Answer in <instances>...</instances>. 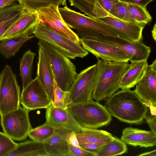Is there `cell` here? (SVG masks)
<instances>
[{
    "label": "cell",
    "mask_w": 156,
    "mask_h": 156,
    "mask_svg": "<svg viewBox=\"0 0 156 156\" xmlns=\"http://www.w3.org/2000/svg\"><path fill=\"white\" fill-rule=\"evenodd\" d=\"M104 106L111 116L119 120L137 125L142 122L147 111L143 102L130 89L115 93L108 98Z\"/></svg>",
    "instance_id": "obj_1"
},
{
    "label": "cell",
    "mask_w": 156,
    "mask_h": 156,
    "mask_svg": "<svg viewBox=\"0 0 156 156\" xmlns=\"http://www.w3.org/2000/svg\"><path fill=\"white\" fill-rule=\"evenodd\" d=\"M97 59L95 82L91 98L99 102L108 98L120 89L121 78L130 64Z\"/></svg>",
    "instance_id": "obj_2"
},
{
    "label": "cell",
    "mask_w": 156,
    "mask_h": 156,
    "mask_svg": "<svg viewBox=\"0 0 156 156\" xmlns=\"http://www.w3.org/2000/svg\"><path fill=\"white\" fill-rule=\"evenodd\" d=\"M67 109L82 128L97 129L108 125L112 120L105 106L92 99L69 104Z\"/></svg>",
    "instance_id": "obj_3"
},
{
    "label": "cell",
    "mask_w": 156,
    "mask_h": 156,
    "mask_svg": "<svg viewBox=\"0 0 156 156\" xmlns=\"http://www.w3.org/2000/svg\"><path fill=\"white\" fill-rule=\"evenodd\" d=\"M37 44L49 62L58 86L63 90L69 91L78 74L75 65L69 58L44 41L39 40Z\"/></svg>",
    "instance_id": "obj_4"
},
{
    "label": "cell",
    "mask_w": 156,
    "mask_h": 156,
    "mask_svg": "<svg viewBox=\"0 0 156 156\" xmlns=\"http://www.w3.org/2000/svg\"><path fill=\"white\" fill-rule=\"evenodd\" d=\"M75 30L77 35L82 38L98 40L115 46L129 57L131 63L147 60L151 52L150 47L145 45L141 41H134L120 36H107L94 31Z\"/></svg>",
    "instance_id": "obj_5"
},
{
    "label": "cell",
    "mask_w": 156,
    "mask_h": 156,
    "mask_svg": "<svg viewBox=\"0 0 156 156\" xmlns=\"http://www.w3.org/2000/svg\"><path fill=\"white\" fill-rule=\"evenodd\" d=\"M32 34L37 38L45 42L70 58H83L88 54V51L81 46L80 43L64 37L44 24L37 25Z\"/></svg>",
    "instance_id": "obj_6"
},
{
    "label": "cell",
    "mask_w": 156,
    "mask_h": 156,
    "mask_svg": "<svg viewBox=\"0 0 156 156\" xmlns=\"http://www.w3.org/2000/svg\"><path fill=\"white\" fill-rule=\"evenodd\" d=\"M20 88L11 66L6 65L0 74V115L20 106Z\"/></svg>",
    "instance_id": "obj_7"
},
{
    "label": "cell",
    "mask_w": 156,
    "mask_h": 156,
    "mask_svg": "<svg viewBox=\"0 0 156 156\" xmlns=\"http://www.w3.org/2000/svg\"><path fill=\"white\" fill-rule=\"evenodd\" d=\"M65 22L70 27L95 32L105 36H121L119 32L99 20L93 19L69 9L65 5L58 8Z\"/></svg>",
    "instance_id": "obj_8"
},
{
    "label": "cell",
    "mask_w": 156,
    "mask_h": 156,
    "mask_svg": "<svg viewBox=\"0 0 156 156\" xmlns=\"http://www.w3.org/2000/svg\"><path fill=\"white\" fill-rule=\"evenodd\" d=\"M28 114V110L20 106L1 115V124L4 133L12 140L25 139L32 129Z\"/></svg>",
    "instance_id": "obj_9"
},
{
    "label": "cell",
    "mask_w": 156,
    "mask_h": 156,
    "mask_svg": "<svg viewBox=\"0 0 156 156\" xmlns=\"http://www.w3.org/2000/svg\"><path fill=\"white\" fill-rule=\"evenodd\" d=\"M36 12L38 24H44L64 37L80 43L77 34L63 20L59 11L58 6L51 4L46 7L38 9Z\"/></svg>",
    "instance_id": "obj_10"
},
{
    "label": "cell",
    "mask_w": 156,
    "mask_h": 156,
    "mask_svg": "<svg viewBox=\"0 0 156 156\" xmlns=\"http://www.w3.org/2000/svg\"><path fill=\"white\" fill-rule=\"evenodd\" d=\"M97 65L95 64L78 74L69 91V104L84 102L91 98L95 84Z\"/></svg>",
    "instance_id": "obj_11"
},
{
    "label": "cell",
    "mask_w": 156,
    "mask_h": 156,
    "mask_svg": "<svg viewBox=\"0 0 156 156\" xmlns=\"http://www.w3.org/2000/svg\"><path fill=\"white\" fill-rule=\"evenodd\" d=\"M133 90L143 102L150 108L152 115L156 114V59L148 65L145 72L136 85Z\"/></svg>",
    "instance_id": "obj_12"
},
{
    "label": "cell",
    "mask_w": 156,
    "mask_h": 156,
    "mask_svg": "<svg viewBox=\"0 0 156 156\" xmlns=\"http://www.w3.org/2000/svg\"><path fill=\"white\" fill-rule=\"evenodd\" d=\"M80 40L82 47L97 58L109 62L129 61V58L123 51L112 44L89 38H81Z\"/></svg>",
    "instance_id": "obj_13"
},
{
    "label": "cell",
    "mask_w": 156,
    "mask_h": 156,
    "mask_svg": "<svg viewBox=\"0 0 156 156\" xmlns=\"http://www.w3.org/2000/svg\"><path fill=\"white\" fill-rule=\"evenodd\" d=\"M52 102L36 77L23 89L20 98V103L28 110L46 109Z\"/></svg>",
    "instance_id": "obj_14"
},
{
    "label": "cell",
    "mask_w": 156,
    "mask_h": 156,
    "mask_svg": "<svg viewBox=\"0 0 156 156\" xmlns=\"http://www.w3.org/2000/svg\"><path fill=\"white\" fill-rule=\"evenodd\" d=\"M47 123L59 133L76 132L82 128L67 109L55 107L51 104L46 109Z\"/></svg>",
    "instance_id": "obj_15"
},
{
    "label": "cell",
    "mask_w": 156,
    "mask_h": 156,
    "mask_svg": "<svg viewBox=\"0 0 156 156\" xmlns=\"http://www.w3.org/2000/svg\"><path fill=\"white\" fill-rule=\"evenodd\" d=\"M37 25V16L36 12L24 9L16 20L0 37V41L26 34L31 35Z\"/></svg>",
    "instance_id": "obj_16"
},
{
    "label": "cell",
    "mask_w": 156,
    "mask_h": 156,
    "mask_svg": "<svg viewBox=\"0 0 156 156\" xmlns=\"http://www.w3.org/2000/svg\"><path fill=\"white\" fill-rule=\"evenodd\" d=\"M98 20L105 23L121 34L122 37L136 41L143 39L142 32L146 25L123 21L113 16H108Z\"/></svg>",
    "instance_id": "obj_17"
},
{
    "label": "cell",
    "mask_w": 156,
    "mask_h": 156,
    "mask_svg": "<svg viewBox=\"0 0 156 156\" xmlns=\"http://www.w3.org/2000/svg\"><path fill=\"white\" fill-rule=\"evenodd\" d=\"M121 139L126 144L134 146L148 147L156 145V134L151 130L127 127L123 130Z\"/></svg>",
    "instance_id": "obj_18"
},
{
    "label": "cell",
    "mask_w": 156,
    "mask_h": 156,
    "mask_svg": "<svg viewBox=\"0 0 156 156\" xmlns=\"http://www.w3.org/2000/svg\"><path fill=\"white\" fill-rule=\"evenodd\" d=\"M36 78L52 101L54 96V77L49 62L43 51L40 47Z\"/></svg>",
    "instance_id": "obj_19"
},
{
    "label": "cell",
    "mask_w": 156,
    "mask_h": 156,
    "mask_svg": "<svg viewBox=\"0 0 156 156\" xmlns=\"http://www.w3.org/2000/svg\"><path fill=\"white\" fill-rule=\"evenodd\" d=\"M67 133L55 132L43 142L48 156H73L67 139Z\"/></svg>",
    "instance_id": "obj_20"
},
{
    "label": "cell",
    "mask_w": 156,
    "mask_h": 156,
    "mask_svg": "<svg viewBox=\"0 0 156 156\" xmlns=\"http://www.w3.org/2000/svg\"><path fill=\"white\" fill-rule=\"evenodd\" d=\"M148 65L147 60L131 63L121 78L120 89L134 87L144 75Z\"/></svg>",
    "instance_id": "obj_21"
},
{
    "label": "cell",
    "mask_w": 156,
    "mask_h": 156,
    "mask_svg": "<svg viewBox=\"0 0 156 156\" xmlns=\"http://www.w3.org/2000/svg\"><path fill=\"white\" fill-rule=\"evenodd\" d=\"M75 133L79 144L92 143L103 146L114 138L109 133L95 129L82 128Z\"/></svg>",
    "instance_id": "obj_22"
},
{
    "label": "cell",
    "mask_w": 156,
    "mask_h": 156,
    "mask_svg": "<svg viewBox=\"0 0 156 156\" xmlns=\"http://www.w3.org/2000/svg\"><path fill=\"white\" fill-rule=\"evenodd\" d=\"M71 6L84 12L89 17L98 20L112 16L100 5L98 0H69Z\"/></svg>",
    "instance_id": "obj_23"
},
{
    "label": "cell",
    "mask_w": 156,
    "mask_h": 156,
    "mask_svg": "<svg viewBox=\"0 0 156 156\" xmlns=\"http://www.w3.org/2000/svg\"><path fill=\"white\" fill-rule=\"evenodd\" d=\"M7 156H48L43 142L33 140L17 144Z\"/></svg>",
    "instance_id": "obj_24"
},
{
    "label": "cell",
    "mask_w": 156,
    "mask_h": 156,
    "mask_svg": "<svg viewBox=\"0 0 156 156\" xmlns=\"http://www.w3.org/2000/svg\"><path fill=\"white\" fill-rule=\"evenodd\" d=\"M19 3L0 9V37L18 19L24 10Z\"/></svg>",
    "instance_id": "obj_25"
},
{
    "label": "cell",
    "mask_w": 156,
    "mask_h": 156,
    "mask_svg": "<svg viewBox=\"0 0 156 156\" xmlns=\"http://www.w3.org/2000/svg\"><path fill=\"white\" fill-rule=\"evenodd\" d=\"M34 37L26 34L0 41V54L6 58L14 56L26 41Z\"/></svg>",
    "instance_id": "obj_26"
},
{
    "label": "cell",
    "mask_w": 156,
    "mask_h": 156,
    "mask_svg": "<svg viewBox=\"0 0 156 156\" xmlns=\"http://www.w3.org/2000/svg\"><path fill=\"white\" fill-rule=\"evenodd\" d=\"M36 54L29 49L24 53L20 60V73L22 80L23 89L33 80L31 75L33 61Z\"/></svg>",
    "instance_id": "obj_27"
},
{
    "label": "cell",
    "mask_w": 156,
    "mask_h": 156,
    "mask_svg": "<svg viewBox=\"0 0 156 156\" xmlns=\"http://www.w3.org/2000/svg\"><path fill=\"white\" fill-rule=\"evenodd\" d=\"M126 144L115 136L103 146L96 153V156H112L121 155L127 152Z\"/></svg>",
    "instance_id": "obj_28"
},
{
    "label": "cell",
    "mask_w": 156,
    "mask_h": 156,
    "mask_svg": "<svg viewBox=\"0 0 156 156\" xmlns=\"http://www.w3.org/2000/svg\"><path fill=\"white\" fill-rule=\"evenodd\" d=\"M66 0H18L26 10L36 12L39 9L46 7L51 4L56 6L66 4Z\"/></svg>",
    "instance_id": "obj_29"
},
{
    "label": "cell",
    "mask_w": 156,
    "mask_h": 156,
    "mask_svg": "<svg viewBox=\"0 0 156 156\" xmlns=\"http://www.w3.org/2000/svg\"><path fill=\"white\" fill-rule=\"evenodd\" d=\"M127 4L129 13L137 23L147 24L151 22L152 17L146 7L132 4Z\"/></svg>",
    "instance_id": "obj_30"
},
{
    "label": "cell",
    "mask_w": 156,
    "mask_h": 156,
    "mask_svg": "<svg viewBox=\"0 0 156 156\" xmlns=\"http://www.w3.org/2000/svg\"><path fill=\"white\" fill-rule=\"evenodd\" d=\"M55 132L53 128L45 122L40 126L32 128L29 132L28 136L31 140L44 142L51 136Z\"/></svg>",
    "instance_id": "obj_31"
},
{
    "label": "cell",
    "mask_w": 156,
    "mask_h": 156,
    "mask_svg": "<svg viewBox=\"0 0 156 156\" xmlns=\"http://www.w3.org/2000/svg\"><path fill=\"white\" fill-rule=\"evenodd\" d=\"M70 98V92L62 90L54 79V96L52 104L56 107L67 109Z\"/></svg>",
    "instance_id": "obj_32"
},
{
    "label": "cell",
    "mask_w": 156,
    "mask_h": 156,
    "mask_svg": "<svg viewBox=\"0 0 156 156\" xmlns=\"http://www.w3.org/2000/svg\"><path fill=\"white\" fill-rule=\"evenodd\" d=\"M109 13L113 17L121 20L137 23L129 15L127 3L119 1L114 5Z\"/></svg>",
    "instance_id": "obj_33"
},
{
    "label": "cell",
    "mask_w": 156,
    "mask_h": 156,
    "mask_svg": "<svg viewBox=\"0 0 156 156\" xmlns=\"http://www.w3.org/2000/svg\"><path fill=\"white\" fill-rule=\"evenodd\" d=\"M17 144L4 133L0 132V156H7L15 149Z\"/></svg>",
    "instance_id": "obj_34"
},
{
    "label": "cell",
    "mask_w": 156,
    "mask_h": 156,
    "mask_svg": "<svg viewBox=\"0 0 156 156\" xmlns=\"http://www.w3.org/2000/svg\"><path fill=\"white\" fill-rule=\"evenodd\" d=\"M70 149L73 156H95L94 154L89 152L80 147L69 144Z\"/></svg>",
    "instance_id": "obj_35"
},
{
    "label": "cell",
    "mask_w": 156,
    "mask_h": 156,
    "mask_svg": "<svg viewBox=\"0 0 156 156\" xmlns=\"http://www.w3.org/2000/svg\"><path fill=\"white\" fill-rule=\"evenodd\" d=\"M81 148L86 151L94 154L96 156V153L101 149L102 146L92 143H83L80 144Z\"/></svg>",
    "instance_id": "obj_36"
},
{
    "label": "cell",
    "mask_w": 156,
    "mask_h": 156,
    "mask_svg": "<svg viewBox=\"0 0 156 156\" xmlns=\"http://www.w3.org/2000/svg\"><path fill=\"white\" fill-rule=\"evenodd\" d=\"M101 6L107 12L109 13L114 5L119 0H98Z\"/></svg>",
    "instance_id": "obj_37"
},
{
    "label": "cell",
    "mask_w": 156,
    "mask_h": 156,
    "mask_svg": "<svg viewBox=\"0 0 156 156\" xmlns=\"http://www.w3.org/2000/svg\"><path fill=\"white\" fill-rule=\"evenodd\" d=\"M144 118L146 120L151 130L156 134V115H152L150 116L147 115V112L144 116Z\"/></svg>",
    "instance_id": "obj_38"
},
{
    "label": "cell",
    "mask_w": 156,
    "mask_h": 156,
    "mask_svg": "<svg viewBox=\"0 0 156 156\" xmlns=\"http://www.w3.org/2000/svg\"><path fill=\"white\" fill-rule=\"evenodd\" d=\"M66 138L69 144L75 146L80 147L75 132L67 133Z\"/></svg>",
    "instance_id": "obj_39"
},
{
    "label": "cell",
    "mask_w": 156,
    "mask_h": 156,
    "mask_svg": "<svg viewBox=\"0 0 156 156\" xmlns=\"http://www.w3.org/2000/svg\"><path fill=\"white\" fill-rule=\"evenodd\" d=\"M128 3L134 4L140 6L146 7L153 0H119Z\"/></svg>",
    "instance_id": "obj_40"
},
{
    "label": "cell",
    "mask_w": 156,
    "mask_h": 156,
    "mask_svg": "<svg viewBox=\"0 0 156 156\" xmlns=\"http://www.w3.org/2000/svg\"><path fill=\"white\" fill-rule=\"evenodd\" d=\"M18 0H0V9L15 4Z\"/></svg>",
    "instance_id": "obj_41"
},
{
    "label": "cell",
    "mask_w": 156,
    "mask_h": 156,
    "mask_svg": "<svg viewBox=\"0 0 156 156\" xmlns=\"http://www.w3.org/2000/svg\"><path fill=\"white\" fill-rule=\"evenodd\" d=\"M138 156H156V150H154L152 151H151L146 152L144 153L141 154H140L138 155Z\"/></svg>",
    "instance_id": "obj_42"
},
{
    "label": "cell",
    "mask_w": 156,
    "mask_h": 156,
    "mask_svg": "<svg viewBox=\"0 0 156 156\" xmlns=\"http://www.w3.org/2000/svg\"><path fill=\"white\" fill-rule=\"evenodd\" d=\"M156 23L154 24L152 30L151 32L152 34V36L154 39V41H156Z\"/></svg>",
    "instance_id": "obj_43"
}]
</instances>
